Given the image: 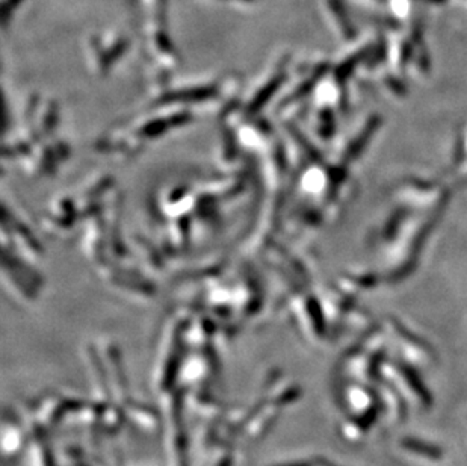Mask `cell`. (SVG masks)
Listing matches in <instances>:
<instances>
[{
  "label": "cell",
  "instance_id": "6da1fadb",
  "mask_svg": "<svg viewBox=\"0 0 467 466\" xmlns=\"http://www.w3.org/2000/svg\"><path fill=\"white\" fill-rule=\"evenodd\" d=\"M401 451L413 457L416 460H423L430 463H437L443 460V451L436 445H431L423 440H417L416 438H404L399 442Z\"/></svg>",
  "mask_w": 467,
  "mask_h": 466
},
{
  "label": "cell",
  "instance_id": "7a4b0ae2",
  "mask_svg": "<svg viewBox=\"0 0 467 466\" xmlns=\"http://www.w3.org/2000/svg\"><path fill=\"white\" fill-rule=\"evenodd\" d=\"M313 463H315V466H339V465H334L329 459H324V457H316Z\"/></svg>",
  "mask_w": 467,
  "mask_h": 466
}]
</instances>
